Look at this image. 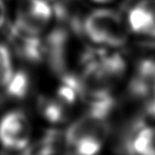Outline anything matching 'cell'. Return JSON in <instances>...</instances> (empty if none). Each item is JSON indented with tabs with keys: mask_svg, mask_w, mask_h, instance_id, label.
<instances>
[{
	"mask_svg": "<svg viewBox=\"0 0 155 155\" xmlns=\"http://www.w3.org/2000/svg\"><path fill=\"white\" fill-rule=\"evenodd\" d=\"M36 105L41 118L52 125L65 123L70 115L71 107L56 95L54 97L46 95L39 96Z\"/></svg>",
	"mask_w": 155,
	"mask_h": 155,
	"instance_id": "obj_10",
	"label": "cell"
},
{
	"mask_svg": "<svg viewBox=\"0 0 155 155\" xmlns=\"http://www.w3.org/2000/svg\"><path fill=\"white\" fill-rule=\"evenodd\" d=\"M81 30L93 43L105 47H120L128 40V24L118 12L97 9L87 16Z\"/></svg>",
	"mask_w": 155,
	"mask_h": 155,
	"instance_id": "obj_3",
	"label": "cell"
},
{
	"mask_svg": "<svg viewBox=\"0 0 155 155\" xmlns=\"http://www.w3.org/2000/svg\"><path fill=\"white\" fill-rule=\"evenodd\" d=\"M53 8L47 0H24L13 25L28 35L39 36L49 26Z\"/></svg>",
	"mask_w": 155,
	"mask_h": 155,
	"instance_id": "obj_5",
	"label": "cell"
},
{
	"mask_svg": "<svg viewBox=\"0 0 155 155\" xmlns=\"http://www.w3.org/2000/svg\"><path fill=\"white\" fill-rule=\"evenodd\" d=\"M7 38L16 55L30 64H39L45 59L44 42L39 36L20 31L13 24L7 28Z\"/></svg>",
	"mask_w": 155,
	"mask_h": 155,
	"instance_id": "obj_6",
	"label": "cell"
},
{
	"mask_svg": "<svg viewBox=\"0 0 155 155\" xmlns=\"http://www.w3.org/2000/svg\"><path fill=\"white\" fill-rule=\"evenodd\" d=\"M129 30L155 38V0H141L129 12Z\"/></svg>",
	"mask_w": 155,
	"mask_h": 155,
	"instance_id": "obj_9",
	"label": "cell"
},
{
	"mask_svg": "<svg viewBox=\"0 0 155 155\" xmlns=\"http://www.w3.org/2000/svg\"><path fill=\"white\" fill-rule=\"evenodd\" d=\"M126 72L127 64L119 53L88 49L76 73L85 103L114 101L113 95Z\"/></svg>",
	"mask_w": 155,
	"mask_h": 155,
	"instance_id": "obj_1",
	"label": "cell"
},
{
	"mask_svg": "<svg viewBox=\"0 0 155 155\" xmlns=\"http://www.w3.org/2000/svg\"><path fill=\"white\" fill-rule=\"evenodd\" d=\"M146 113H148L150 116H155V92L149 102L144 106Z\"/></svg>",
	"mask_w": 155,
	"mask_h": 155,
	"instance_id": "obj_13",
	"label": "cell"
},
{
	"mask_svg": "<svg viewBox=\"0 0 155 155\" xmlns=\"http://www.w3.org/2000/svg\"><path fill=\"white\" fill-rule=\"evenodd\" d=\"M15 71L12 54L6 44L0 42V104L3 101V91Z\"/></svg>",
	"mask_w": 155,
	"mask_h": 155,
	"instance_id": "obj_12",
	"label": "cell"
},
{
	"mask_svg": "<svg viewBox=\"0 0 155 155\" xmlns=\"http://www.w3.org/2000/svg\"><path fill=\"white\" fill-rule=\"evenodd\" d=\"M114 101L88 105L64 132L68 155H97L111 132L110 114Z\"/></svg>",
	"mask_w": 155,
	"mask_h": 155,
	"instance_id": "obj_2",
	"label": "cell"
},
{
	"mask_svg": "<svg viewBox=\"0 0 155 155\" xmlns=\"http://www.w3.org/2000/svg\"><path fill=\"white\" fill-rule=\"evenodd\" d=\"M92 1L97 2V3H109V2H112L113 0H92Z\"/></svg>",
	"mask_w": 155,
	"mask_h": 155,
	"instance_id": "obj_15",
	"label": "cell"
},
{
	"mask_svg": "<svg viewBox=\"0 0 155 155\" xmlns=\"http://www.w3.org/2000/svg\"><path fill=\"white\" fill-rule=\"evenodd\" d=\"M6 21V6L4 0H0V28L4 25Z\"/></svg>",
	"mask_w": 155,
	"mask_h": 155,
	"instance_id": "obj_14",
	"label": "cell"
},
{
	"mask_svg": "<svg viewBox=\"0 0 155 155\" xmlns=\"http://www.w3.org/2000/svg\"><path fill=\"white\" fill-rule=\"evenodd\" d=\"M32 128L28 115L20 109L11 110L0 119V144L4 155H14L25 150L31 141Z\"/></svg>",
	"mask_w": 155,
	"mask_h": 155,
	"instance_id": "obj_4",
	"label": "cell"
},
{
	"mask_svg": "<svg viewBox=\"0 0 155 155\" xmlns=\"http://www.w3.org/2000/svg\"><path fill=\"white\" fill-rule=\"evenodd\" d=\"M31 87V80L30 75L24 70H15L2 94L3 97L13 100H23L28 96Z\"/></svg>",
	"mask_w": 155,
	"mask_h": 155,
	"instance_id": "obj_11",
	"label": "cell"
},
{
	"mask_svg": "<svg viewBox=\"0 0 155 155\" xmlns=\"http://www.w3.org/2000/svg\"><path fill=\"white\" fill-rule=\"evenodd\" d=\"M122 149L126 155H155V127L136 122L126 133Z\"/></svg>",
	"mask_w": 155,
	"mask_h": 155,
	"instance_id": "obj_7",
	"label": "cell"
},
{
	"mask_svg": "<svg viewBox=\"0 0 155 155\" xmlns=\"http://www.w3.org/2000/svg\"><path fill=\"white\" fill-rule=\"evenodd\" d=\"M155 92V60L144 59L137 64L129 81V94L133 98L149 102Z\"/></svg>",
	"mask_w": 155,
	"mask_h": 155,
	"instance_id": "obj_8",
	"label": "cell"
}]
</instances>
